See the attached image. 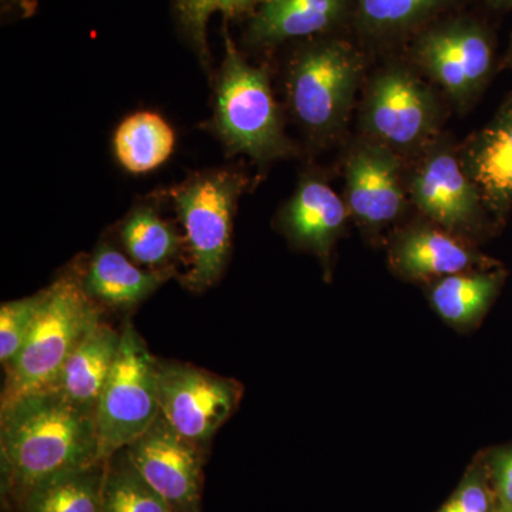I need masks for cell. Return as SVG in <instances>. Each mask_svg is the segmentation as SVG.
Returning a JSON list of instances; mask_svg holds the SVG:
<instances>
[{"label":"cell","mask_w":512,"mask_h":512,"mask_svg":"<svg viewBox=\"0 0 512 512\" xmlns=\"http://www.w3.org/2000/svg\"><path fill=\"white\" fill-rule=\"evenodd\" d=\"M436 99L409 70L392 67L370 84L363 123L379 143L410 150L427 140L437 126Z\"/></svg>","instance_id":"9"},{"label":"cell","mask_w":512,"mask_h":512,"mask_svg":"<svg viewBox=\"0 0 512 512\" xmlns=\"http://www.w3.org/2000/svg\"><path fill=\"white\" fill-rule=\"evenodd\" d=\"M400 160L393 148L362 144L346 164V200L356 218L369 227L389 224L403 208Z\"/></svg>","instance_id":"12"},{"label":"cell","mask_w":512,"mask_h":512,"mask_svg":"<svg viewBox=\"0 0 512 512\" xmlns=\"http://www.w3.org/2000/svg\"><path fill=\"white\" fill-rule=\"evenodd\" d=\"M487 468L497 497L498 512H512V446L495 451Z\"/></svg>","instance_id":"28"},{"label":"cell","mask_w":512,"mask_h":512,"mask_svg":"<svg viewBox=\"0 0 512 512\" xmlns=\"http://www.w3.org/2000/svg\"><path fill=\"white\" fill-rule=\"evenodd\" d=\"M157 389L161 416L198 446L211 440L237 412L244 394V387L237 380L187 363L160 360Z\"/></svg>","instance_id":"8"},{"label":"cell","mask_w":512,"mask_h":512,"mask_svg":"<svg viewBox=\"0 0 512 512\" xmlns=\"http://www.w3.org/2000/svg\"><path fill=\"white\" fill-rule=\"evenodd\" d=\"M346 217L345 202L336 192L318 178H308L299 184L281 220L293 242L328 261L335 239L345 227Z\"/></svg>","instance_id":"15"},{"label":"cell","mask_w":512,"mask_h":512,"mask_svg":"<svg viewBox=\"0 0 512 512\" xmlns=\"http://www.w3.org/2000/svg\"><path fill=\"white\" fill-rule=\"evenodd\" d=\"M124 453L134 470L175 512H200V446L157 417Z\"/></svg>","instance_id":"10"},{"label":"cell","mask_w":512,"mask_h":512,"mask_svg":"<svg viewBox=\"0 0 512 512\" xmlns=\"http://www.w3.org/2000/svg\"><path fill=\"white\" fill-rule=\"evenodd\" d=\"M121 241L128 255L140 265L161 266L180 251V238L148 207L137 208L121 227Z\"/></svg>","instance_id":"23"},{"label":"cell","mask_w":512,"mask_h":512,"mask_svg":"<svg viewBox=\"0 0 512 512\" xmlns=\"http://www.w3.org/2000/svg\"><path fill=\"white\" fill-rule=\"evenodd\" d=\"M457 0H355L357 20L367 35L394 36L423 28Z\"/></svg>","instance_id":"22"},{"label":"cell","mask_w":512,"mask_h":512,"mask_svg":"<svg viewBox=\"0 0 512 512\" xmlns=\"http://www.w3.org/2000/svg\"><path fill=\"white\" fill-rule=\"evenodd\" d=\"M101 322L79 275L60 276L45 289L35 326L18 356L5 367L2 404L47 389L90 330Z\"/></svg>","instance_id":"2"},{"label":"cell","mask_w":512,"mask_h":512,"mask_svg":"<svg viewBox=\"0 0 512 512\" xmlns=\"http://www.w3.org/2000/svg\"><path fill=\"white\" fill-rule=\"evenodd\" d=\"M460 163L487 211L504 220L512 207V94L493 120L468 140Z\"/></svg>","instance_id":"13"},{"label":"cell","mask_w":512,"mask_h":512,"mask_svg":"<svg viewBox=\"0 0 512 512\" xmlns=\"http://www.w3.org/2000/svg\"><path fill=\"white\" fill-rule=\"evenodd\" d=\"M503 67H507V69L512 70V36L510 40V46H508L507 53H505L504 56Z\"/></svg>","instance_id":"30"},{"label":"cell","mask_w":512,"mask_h":512,"mask_svg":"<svg viewBox=\"0 0 512 512\" xmlns=\"http://www.w3.org/2000/svg\"><path fill=\"white\" fill-rule=\"evenodd\" d=\"M439 512H498L488 468L471 471Z\"/></svg>","instance_id":"27"},{"label":"cell","mask_w":512,"mask_h":512,"mask_svg":"<svg viewBox=\"0 0 512 512\" xmlns=\"http://www.w3.org/2000/svg\"><path fill=\"white\" fill-rule=\"evenodd\" d=\"M43 301L45 291L0 306V362L3 366H8L28 342Z\"/></svg>","instance_id":"25"},{"label":"cell","mask_w":512,"mask_h":512,"mask_svg":"<svg viewBox=\"0 0 512 512\" xmlns=\"http://www.w3.org/2000/svg\"><path fill=\"white\" fill-rule=\"evenodd\" d=\"M160 416L157 359L133 325L121 330L119 355L96 409L101 461L130 446Z\"/></svg>","instance_id":"4"},{"label":"cell","mask_w":512,"mask_h":512,"mask_svg":"<svg viewBox=\"0 0 512 512\" xmlns=\"http://www.w3.org/2000/svg\"><path fill=\"white\" fill-rule=\"evenodd\" d=\"M175 134L170 124L156 113L127 117L114 134V153L128 173L156 170L173 154Z\"/></svg>","instance_id":"21"},{"label":"cell","mask_w":512,"mask_h":512,"mask_svg":"<svg viewBox=\"0 0 512 512\" xmlns=\"http://www.w3.org/2000/svg\"><path fill=\"white\" fill-rule=\"evenodd\" d=\"M503 282V272L488 269L446 276L431 289V305L454 328H471L493 305Z\"/></svg>","instance_id":"19"},{"label":"cell","mask_w":512,"mask_h":512,"mask_svg":"<svg viewBox=\"0 0 512 512\" xmlns=\"http://www.w3.org/2000/svg\"><path fill=\"white\" fill-rule=\"evenodd\" d=\"M362 70L359 53L343 40L303 49L288 74L289 104L299 123L315 136L339 131L348 119Z\"/></svg>","instance_id":"5"},{"label":"cell","mask_w":512,"mask_h":512,"mask_svg":"<svg viewBox=\"0 0 512 512\" xmlns=\"http://www.w3.org/2000/svg\"><path fill=\"white\" fill-rule=\"evenodd\" d=\"M349 0H265L251 23V39L259 45L318 35L345 18Z\"/></svg>","instance_id":"17"},{"label":"cell","mask_w":512,"mask_h":512,"mask_svg":"<svg viewBox=\"0 0 512 512\" xmlns=\"http://www.w3.org/2000/svg\"><path fill=\"white\" fill-rule=\"evenodd\" d=\"M120 343L121 332L100 322L69 356L47 389L56 390L80 409L96 416L97 404L116 363Z\"/></svg>","instance_id":"16"},{"label":"cell","mask_w":512,"mask_h":512,"mask_svg":"<svg viewBox=\"0 0 512 512\" xmlns=\"http://www.w3.org/2000/svg\"><path fill=\"white\" fill-rule=\"evenodd\" d=\"M390 264L412 281H431L471 272L488 264L460 238L444 229L417 227L403 232L390 249Z\"/></svg>","instance_id":"14"},{"label":"cell","mask_w":512,"mask_h":512,"mask_svg":"<svg viewBox=\"0 0 512 512\" xmlns=\"http://www.w3.org/2000/svg\"><path fill=\"white\" fill-rule=\"evenodd\" d=\"M215 126L232 153L259 161L291 153L268 74L244 60L229 39L217 86Z\"/></svg>","instance_id":"3"},{"label":"cell","mask_w":512,"mask_h":512,"mask_svg":"<svg viewBox=\"0 0 512 512\" xmlns=\"http://www.w3.org/2000/svg\"><path fill=\"white\" fill-rule=\"evenodd\" d=\"M103 463L96 416L52 389L0 406L3 494L18 500L35 485Z\"/></svg>","instance_id":"1"},{"label":"cell","mask_w":512,"mask_h":512,"mask_svg":"<svg viewBox=\"0 0 512 512\" xmlns=\"http://www.w3.org/2000/svg\"><path fill=\"white\" fill-rule=\"evenodd\" d=\"M103 512H175L134 470L123 450L107 460Z\"/></svg>","instance_id":"24"},{"label":"cell","mask_w":512,"mask_h":512,"mask_svg":"<svg viewBox=\"0 0 512 512\" xmlns=\"http://www.w3.org/2000/svg\"><path fill=\"white\" fill-rule=\"evenodd\" d=\"M488 5L495 10H511L512 0H487Z\"/></svg>","instance_id":"29"},{"label":"cell","mask_w":512,"mask_h":512,"mask_svg":"<svg viewBox=\"0 0 512 512\" xmlns=\"http://www.w3.org/2000/svg\"><path fill=\"white\" fill-rule=\"evenodd\" d=\"M413 55L463 107L476 99L493 73L494 39L478 20L450 19L424 29L414 42Z\"/></svg>","instance_id":"7"},{"label":"cell","mask_w":512,"mask_h":512,"mask_svg":"<svg viewBox=\"0 0 512 512\" xmlns=\"http://www.w3.org/2000/svg\"><path fill=\"white\" fill-rule=\"evenodd\" d=\"M107 461L35 485L18 498L22 512H103Z\"/></svg>","instance_id":"20"},{"label":"cell","mask_w":512,"mask_h":512,"mask_svg":"<svg viewBox=\"0 0 512 512\" xmlns=\"http://www.w3.org/2000/svg\"><path fill=\"white\" fill-rule=\"evenodd\" d=\"M184 29L191 37L202 59H207L208 20L217 13L235 15L254 5L258 0H175Z\"/></svg>","instance_id":"26"},{"label":"cell","mask_w":512,"mask_h":512,"mask_svg":"<svg viewBox=\"0 0 512 512\" xmlns=\"http://www.w3.org/2000/svg\"><path fill=\"white\" fill-rule=\"evenodd\" d=\"M410 194L424 215L456 237L480 229L488 212L476 184L448 150L424 158L410 181Z\"/></svg>","instance_id":"11"},{"label":"cell","mask_w":512,"mask_h":512,"mask_svg":"<svg viewBox=\"0 0 512 512\" xmlns=\"http://www.w3.org/2000/svg\"><path fill=\"white\" fill-rule=\"evenodd\" d=\"M244 181L234 171H211L173 191L191 254L187 285L195 291L214 285L227 264L235 205Z\"/></svg>","instance_id":"6"},{"label":"cell","mask_w":512,"mask_h":512,"mask_svg":"<svg viewBox=\"0 0 512 512\" xmlns=\"http://www.w3.org/2000/svg\"><path fill=\"white\" fill-rule=\"evenodd\" d=\"M163 282L164 276L137 268L109 245L97 249L83 278L90 298L116 308H133Z\"/></svg>","instance_id":"18"}]
</instances>
